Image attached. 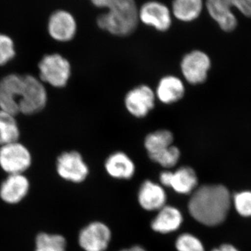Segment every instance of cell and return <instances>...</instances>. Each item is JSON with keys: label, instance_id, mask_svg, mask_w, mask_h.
<instances>
[{"label": "cell", "instance_id": "obj_1", "mask_svg": "<svg viewBox=\"0 0 251 251\" xmlns=\"http://www.w3.org/2000/svg\"><path fill=\"white\" fill-rule=\"evenodd\" d=\"M231 206L230 194L223 185H204L198 188L188 203L193 219L208 226L222 224Z\"/></svg>", "mask_w": 251, "mask_h": 251}, {"label": "cell", "instance_id": "obj_2", "mask_svg": "<svg viewBox=\"0 0 251 251\" xmlns=\"http://www.w3.org/2000/svg\"><path fill=\"white\" fill-rule=\"evenodd\" d=\"M92 4L108 12L99 15L97 24L102 30L116 36H128L134 32L138 23L135 0H90Z\"/></svg>", "mask_w": 251, "mask_h": 251}, {"label": "cell", "instance_id": "obj_3", "mask_svg": "<svg viewBox=\"0 0 251 251\" xmlns=\"http://www.w3.org/2000/svg\"><path fill=\"white\" fill-rule=\"evenodd\" d=\"M205 4L209 16L226 32L233 31L238 25L232 8L251 18V0H206Z\"/></svg>", "mask_w": 251, "mask_h": 251}, {"label": "cell", "instance_id": "obj_4", "mask_svg": "<svg viewBox=\"0 0 251 251\" xmlns=\"http://www.w3.org/2000/svg\"><path fill=\"white\" fill-rule=\"evenodd\" d=\"M39 69L41 80L57 88L65 87L72 74L70 62L59 54L44 56Z\"/></svg>", "mask_w": 251, "mask_h": 251}, {"label": "cell", "instance_id": "obj_5", "mask_svg": "<svg viewBox=\"0 0 251 251\" xmlns=\"http://www.w3.org/2000/svg\"><path fill=\"white\" fill-rule=\"evenodd\" d=\"M211 60L206 52L194 50L183 56L180 70L184 80L193 85H201L207 80Z\"/></svg>", "mask_w": 251, "mask_h": 251}, {"label": "cell", "instance_id": "obj_6", "mask_svg": "<svg viewBox=\"0 0 251 251\" xmlns=\"http://www.w3.org/2000/svg\"><path fill=\"white\" fill-rule=\"evenodd\" d=\"M23 79L22 95L18 103L20 113L34 115L45 108L47 93L42 82L35 77L25 75H23Z\"/></svg>", "mask_w": 251, "mask_h": 251}, {"label": "cell", "instance_id": "obj_7", "mask_svg": "<svg viewBox=\"0 0 251 251\" xmlns=\"http://www.w3.org/2000/svg\"><path fill=\"white\" fill-rule=\"evenodd\" d=\"M31 163L30 152L22 144L14 142L0 148V167L5 173L23 174Z\"/></svg>", "mask_w": 251, "mask_h": 251}, {"label": "cell", "instance_id": "obj_8", "mask_svg": "<svg viewBox=\"0 0 251 251\" xmlns=\"http://www.w3.org/2000/svg\"><path fill=\"white\" fill-rule=\"evenodd\" d=\"M156 99L155 92L150 86H136L126 94L125 108L135 118H144L154 108Z\"/></svg>", "mask_w": 251, "mask_h": 251}, {"label": "cell", "instance_id": "obj_9", "mask_svg": "<svg viewBox=\"0 0 251 251\" xmlns=\"http://www.w3.org/2000/svg\"><path fill=\"white\" fill-rule=\"evenodd\" d=\"M172 17L173 14L170 8L156 0L146 1L138 9L139 21L161 32H165L171 28Z\"/></svg>", "mask_w": 251, "mask_h": 251}, {"label": "cell", "instance_id": "obj_10", "mask_svg": "<svg viewBox=\"0 0 251 251\" xmlns=\"http://www.w3.org/2000/svg\"><path fill=\"white\" fill-rule=\"evenodd\" d=\"M56 168L59 176L71 182H82L89 175L88 166L76 151H66L59 155Z\"/></svg>", "mask_w": 251, "mask_h": 251}, {"label": "cell", "instance_id": "obj_11", "mask_svg": "<svg viewBox=\"0 0 251 251\" xmlns=\"http://www.w3.org/2000/svg\"><path fill=\"white\" fill-rule=\"evenodd\" d=\"M24 84L23 75L10 74L0 81V110L16 116Z\"/></svg>", "mask_w": 251, "mask_h": 251}, {"label": "cell", "instance_id": "obj_12", "mask_svg": "<svg viewBox=\"0 0 251 251\" xmlns=\"http://www.w3.org/2000/svg\"><path fill=\"white\" fill-rule=\"evenodd\" d=\"M111 239L110 229L105 224L94 222L84 227L79 234V244L85 251H104Z\"/></svg>", "mask_w": 251, "mask_h": 251}, {"label": "cell", "instance_id": "obj_13", "mask_svg": "<svg viewBox=\"0 0 251 251\" xmlns=\"http://www.w3.org/2000/svg\"><path fill=\"white\" fill-rule=\"evenodd\" d=\"M161 184L171 187L180 194H189L197 186L196 172L191 167L183 166L176 171H163L159 176Z\"/></svg>", "mask_w": 251, "mask_h": 251}, {"label": "cell", "instance_id": "obj_14", "mask_svg": "<svg viewBox=\"0 0 251 251\" xmlns=\"http://www.w3.org/2000/svg\"><path fill=\"white\" fill-rule=\"evenodd\" d=\"M49 31L54 40L67 42L72 40L76 34V21L68 11L63 10L55 11L50 18Z\"/></svg>", "mask_w": 251, "mask_h": 251}, {"label": "cell", "instance_id": "obj_15", "mask_svg": "<svg viewBox=\"0 0 251 251\" xmlns=\"http://www.w3.org/2000/svg\"><path fill=\"white\" fill-rule=\"evenodd\" d=\"M30 184L23 174L9 175L0 186V198L6 204H16L29 193Z\"/></svg>", "mask_w": 251, "mask_h": 251}, {"label": "cell", "instance_id": "obj_16", "mask_svg": "<svg viewBox=\"0 0 251 251\" xmlns=\"http://www.w3.org/2000/svg\"><path fill=\"white\" fill-rule=\"evenodd\" d=\"M185 92L186 87L181 78L174 75H167L158 81L155 94L161 103L172 105L182 99Z\"/></svg>", "mask_w": 251, "mask_h": 251}, {"label": "cell", "instance_id": "obj_17", "mask_svg": "<svg viewBox=\"0 0 251 251\" xmlns=\"http://www.w3.org/2000/svg\"><path fill=\"white\" fill-rule=\"evenodd\" d=\"M105 168L108 174L115 179H129L135 174V166L126 153L115 151L107 158Z\"/></svg>", "mask_w": 251, "mask_h": 251}, {"label": "cell", "instance_id": "obj_18", "mask_svg": "<svg viewBox=\"0 0 251 251\" xmlns=\"http://www.w3.org/2000/svg\"><path fill=\"white\" fill-rule=\"evenodd\" d=\"M166 199L164 190L156 183L148 180L140 186L138 201L142 207L146 210H160L165 206Z\"/></svg>", "mask_w": 251, "mask_h": 251}, {"label": "cell", "instance_id": "obj_19", "mask_svg": "<svg viewBox=\"0 0 251 251\" xmlns=\"http://www.w3.org/2000/svg\"><path fill=\"white\" fill-rule=\"evenodd\" d=\"M182 221L179 209L174 206H164L151 222V228L159 233H170L179 228Z\"/></svg>", "mask_w": 251, "mask_h": 251}, {"label": "cell", "instance_id": "obj_20", "mask_svg": "<svg viewBox=\"0 0 251 251\" xmlns=\"http://www.w3.org/2000/svg\"><path fill=\"white\" fill-rule=\"evenodd\" d=\"M174 139V135L168 129L157 130L149 133L144 140V146L150 159L153 161L171 148Z\"/></svg>", "mask_w": 251, "mask_h": 251}, {"label": "cell", "instance_id": "obj_21", "mask_svg": "<svg viewBox=\"0 0 251 251\" xmlns=\"http://www.w3.org/2000/svg\"><path fill=\"white\" fill-rule=\"evenodd\" d=\"M203 7V0H173L172 14L181 22L191 23L200 17Z\"/></svg>", "mask_w": 251, "mask_h": 251}, {"label": "cell", "instance_id": "obj_22", "mask_svg": "<svg viewBox=\"0 0 251 251\" xmlns=\"http://www.w3.org/2000/svg\"><path fill=\"white\" fill-rule=\"evenodd\" d=\"M19 128L15 117L0 110V148L6 144L18 142Z\"/></svg>", "mask_w": 251, "mask_h": 251}, {"label": "cell", "instance_id": "obj_23", "mask_svg": "<svg viewBox=\"0 0 251 251\" xmlns=\"http://www.w3.org/2000/svg\"><path fill=\"white\" fill-rule=\"evenodd\" d=\"M35 251H67V241L60 234L40 232L35 238Z\"/></svg>", "mask_w": 251, "mask_h": 251}, {"label": "cell", "instance_id": "obj_24", "mask_svg": "<svg viewBox=\"0 0 251 251\" xmlns=\"http://www.w3.org/2000/svg\"><path fill=\"white\" fill-rule=\"evenodd\" d=\"M178 251H204L201 241L191 234H182L176 241Z\"/></svg>", "mask_w": 251, "mask_h": 251}, {"label": "cell", "instance_id": "obj_25", "mask_svg": "<svg viewBox=\"0 0 251 251\" xmlns=\"http://www.w3.org/2000/svg\"><path fill=\"white\" fill-rule=\"evenodd\" d=\"M180 156L181 152L179 149L173 145L166 151L155 158L153 161L163 168H171L177 164Z\"/></svg>", "mask_w": 251, "mask_h": 251}, {"label": "cell", "instance_id": "obj_26", "mask_svg": "<svg viewBox=\"0 0 251 251\" xmlns=\"http://www.w3.org/2000/svg\"><path fill=\"white\" fill-rule=\"evenodd\" d=\"M236 210L244 217L251 216V191L237 193L234 197Z\"/></svg>", "mask_w": 251, "mask_h": 251}, {"label": "cell", "instance_id": "obj_27", "mask_svg": "<svg viewBox=\"0 0 251 251\" xmlns=\"http://www.w3.org/2000/svg\"><path fill=\"white\" fill-rule=\"evenodd\" d=\"M14 44L12 39L4 34H0V66L4 65L14 58Z\"/></svg>", "mask_w": 251, "mask_h": 251}, {"label": "cell", "instance_id": "obj_28", "mask_svg": "<svg viewBox=\"0 0 251 251\" xmlns=\"http://www.w3.org/2000/svg\"><path fill=\"white\" fill-rule=\"evenodd\" d=\"M211 251H239L233 246L230 244H224L221 245L219 249H215Z\"/></svg>", "mask_w": 251, "mask_h": 251}, {"label": "cell", "instance_id": "obj_29", "mask_svg": "<svg viewBox=\"0 0 251 251\" xmlns=\"http://www.w3.org/2000/svg\"><path fill=\"white\" fill-rule=\"evenodd\" d=\"M128 251H146L143 247H140V246H135V247L130 248L128 249Z\"/></svg>", "mask_w": 251, "mask_h": 251}, {"label": "cell", "instance_id": "obj_30", "mask_svg": "<svg viewBox=\"0 0 251 251\" xmlns=\"http://www.w3.org/2000/svg\"><path fill=\"white\" fill-rule=\"evenodd\" d=\"M120 251H128V249H124V250H122Z\"/></svg>", "mask_w": 251, "mask_h": 251}]
</instances>
